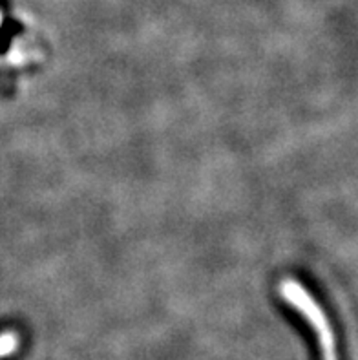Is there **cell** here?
<instances>
[{"instance_id": "obj_1", "label": "cell", "mask_w": 358, "mask_h": 360, "mask_svg": "<svg viewBox=\"0 0 358 360\" xmlns=\"http://www.w3.org/2000/svg\"><path fill=\"white\" fill-rule=\"evenodd\" d=\"M278 292L313 328V331L317 333L318 344H320L322 360H338V356H336V340L335 333H333L331 322L326 316L320 304L309 295L305 285H302V283L293 278L281 280L280 285H278Z\"/></svg>"}, {"instance_id": "obj_2", "label": "cell", "mask_w": 358, "mask_h": 360, "mask_svg": "<svg viewBox=\"0 0 358 360\" xmlns=\"http://www.w3.org/2000/svg\"><path fill=\"white\" fill-rule=\"evenodd\" d=\"M15 347H17V337L13 333L0 335V356L13 353Z\"/></svg>"}]
</instances>
